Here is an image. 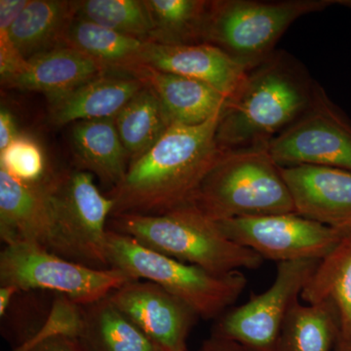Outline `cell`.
<instances>
[{
	"label": "cell",
	"instance_id": "5",
	"mask_svg": "<svg viewBox=\"0 0 351 351\" xmlns=\"http://www.w3.org/2000/svg\"><path fill=\"white\" fill-rule=\"evenodd\" d=\"M107 253L110 269L132 280L156 283L188 304L198 317L218 319L237 301L247 285L241 271L213 274L147 248L122 233L108 230Z\"/></svg>",
	"mask_w": 351,
	"mask_h": 351
},
{
	"label": "cell",
	"instance_id": "8",
	"mask_svg": "<svg viewBox=\"0 0 351 351\" xmlns=\"http://www.w3.org/2000/svg\"><path fill=\"white\" fill-rule=\"evenodd\" d=\"M132 280L119 269H98L73 262L34 242L5 244L0 254V285L20 292L51 291L87 306Z\"/></svg>",
	"mask_w": 351,
	"mask_h": 351
},
{
	"label": "cell",
	"instance_id": "27",
	"mask_svg": "<svg viewBox=\"0 0 351 351\" xmlns=\"http://www.w3.org/2000/svg\"><path fill=\"white\" fill-rule=\"evenodd\" d=\"M76 16L131 38L152 43L154 24L145 0H83Z\"/></svg>",
	"mask_w": 351,
	"mask_h": 351
},
{
	"label": "cell",
	"instance_id": "6",
	"mask_svg": "<svg viewBox=\"0 0 351 351\" xmlns=\"http://www.w3.org/2000/svg\"><path fill=\"white\" fill-rule=\"evenodd\" d=\"M343 0H215L210 1L204 43L226 52L247 71L276 52V44L289 27L302 16Z\"/></svg>",
	"mask_w": 351,
	"mask_h": 351
},
{
	"label": "cell",
	"instance_id": "22",
	"mask_svg": "<svg viewBox=\"0 0 351 351\" xmlns=\"http://www.w3.org/2000/svg\"><path fill=\"white\" fill-rule=\"evenodd\" d=\"M78 339L86 351H162L112 304L108 295L82 306Z\"/></svg>",
	"mask_w": 351,
	"mask_h": 351
},
{
	"label": "cell",
	"instance_id": "2",
	"mask_svg": "<svg viewBox=\"0 0 351 351\" xmlns=\"http://www.w3.org/2000/svg\"><path fill=\"white\" fill-rule=\"evenodd\" d=\"M316 82L285 51L247 71L221 108L217 142L223 151L265 147L306 112Z\"/></svg>",
	"mask_w": 351,
	"mask_h": 351
},
{
	"label": "cell",
	"instance_id": "20",
	"mask_svg": "<svg viewBox=\"0 0 351 351\" xmlns=\"http://www.w3.org/2000/svg\"><path fill=\"white\" fill-rule=\"evenodd\" d=\"M78 1L29 0L9 29L13 45L25 59L63 46Z\"/></svg>",
	"mask_w": 351,
	"mask_h": 351
},
{
	"label": "cell",
	"instance_id": "12",
	"mask_svg": "<svg viewBox=\"0 0 351 351\" xmlns=\"http://www.w3.org/2000/svg\"><path fill=\"white\" fill-rule=\"evenodd\" d=\"M110 301L162 351H188L198 315L181 300L145 280H130L108 295Z\"/></svg>",
	"mask_w": 351,
	"mask_h": 351
},
{
	"label": "cell",
	"instance_id": "9",
	"mask_svg": "<svg viewBox=\"0 0 351 351\" xmlns=\"http://www.w3.org/2000/svg\"><path fill=\"white\" fill-rule=\"evenodd\" d=\"M320 261L277 263L274 283L246 304L226 311L215 325L214 336L235 341L247 351H277L284 320L301 297Z\"/></svg>",
	"mask_w": 351,
	"mask_h": 351
},
{
	"label": "cell",
	"instance_id": "13",
	"mask_svg": "<svg viewBox=\"0 0 351 351\" xmlns=\"http://www.w3.org/2000/svg\"><path fill=\"white\" fill-rule=\"evenodd\" d=\"M295 213L351 232V171L325 166L281 167Z\"/></svg>",
	"mask_w": 351,
	"mask_h": 351
},
{
	"label": "cell",
	"instance_id": "19",
	"mask_svg": "<svg viewBox=\"0 0 351 351\" xmlns=\"http://www.w3.org/2000/svg\"><path fill=\"white\" fill-rule=\"evenodd\" d=\"M71 141L78 169L97 176L110 191L123 181L130 160L114 119L75 122Z\"/></svg>",
	"mask_w": 351,
	"mask_h": 351
},
{
	"label": "cell",
	"instance_id": "1",
	"mask_svg": "<svg viewBox=\"0 0 351 351\" xmlns=\"http://www.w3.org/2000/svg\"><path fill=\"white\" fill-rule=\"evenodd\" d=\"M221 112L199 125L171 124L149 152L130 163L123 181L108 191L114 201L112 216L163 214L191 203L223 152L216 137Z\"/></svg>",
	"mask_w": 351,
	"mask_h": 351
},
{
	"label": "cell",
	"instance_id": "32",
	"mask_svg": "<svg viewBox=\"0 0 351 351\" xmlns=\"http://www.w3.org/2000/svg\"><path fill=\"white\" fill-rule=\"evenodd\" d=\"M29 0H0V25L11 27Z\"/></svg>",
	"mask_w": 351,
	"mask_h": 351
},
{
	"label": "cell",
	"instance_id": "15",
	"mask_svg": "<svg viewBox=\"0 0 351 351\" xmlns=\"http://www.w3.org/2000/svg\"><path fill=\"white\" fill-rule=\"evenodd\" d=\"M46 180L27 184L0 169V237L4 245L34 242L50 250L52 221Z\"/></svg>",
	"mask_w": 351,
	"mask_h": 351
},
{
	"label": "cell",
	"instance_id": "29",
	"mask_svg": "<svg viewBox=\"0 0 351 351\" xmlns=\"http://www.w3.org/2000/svg\"><path fill=\"white\" fill-rule=\"evenodd\" d=\"M82 326V306L71 302L68 298L58 295L49 315L38 328V332L29 341L12 351H23L43 339L57 336H80Z\"/></svg>",
	"mask_w": 351,
	"mask_h": 351
},
{
	"label": "cell",
	"instance_id": "28",
	"mask_svg": "<svg viewBox=\"0 0 351 351\" xmlns=\"http://www.w3.org/2000/svg\"><path fill=\"white\" fill-rule=\"evenodd\" d=\"M0 169L27 184L45 181L51 174L46 169L45 156L40 145L23 134L0 151Z\"/></svg>",
	"mask_w": 351,
	"mask_h": 351
},
{
	"label": "cell",
	"instance_id": "34",
	"mask_svg": "<svg viewBox=\"0 0 351 351\" xmlns=\"http://www.w3.org/2000/svg\"><path fill=\"white\" fill-rule=\"evenodd\" d=\"M20 293V291L14 286L1 285L0 287V316L1 318H3L8 313L14 297Z\"/></svg>",
	"mask_w": 351,
	"mask_h": 351
},
{
	"label": "cell",
	"instance_id": "17",
	"mask_svg": "<svg viewBox=\"0 0 351 351\" xmlns=\"http://www.w3.org/2000/svg\"><path fill=\"white\" fill-rule=\"evenodd\" d=\"M120 75L105 73L49 101L51 121L62 126L85 120L115 119L145 86L134 76Z\"/></svg>",
	"mask_w": 351,
	"mask_h": 351
},
{
	"label": "cell",
	"instance_id": "3",
	"mask_svg": "<svg viewBox=\"0 0 351 351\" xmlns=\"http://www.w3.org/2000/svg\"><path fill=\"white\" fill-rule=\"evenodd\" d=\"M108 230L125 234L147 248L213 274L257 269L263 258L226 237L218 221L193 203L158 215L110 217Z\"/></svg>",
	"mask_w": 351,
	"mask_h": 351
},
{
	"label": "cell",
	"instance_id": "30",
	"mask_svg": "<svg viewBox=\"0 0 351 351\" xmlns=\"http://www.w3.org/2000/svg\"><path fill=\"white\" fill-rule=\"evenodd\" d=\"M23 351H86L77 338L66 336L52 337L39 341Z\"/></svg>",
	"mask_w": 351,
	"mask_h": 351
},
{
	"label": "cell",
	"instance_id": "25",
	"mask_svg": "<svg viewBox=\"0 0 351 351\" xmlns=\"http://www.w3.org/2000/svg\"><path fill=\"white\" fill-rule=\"evenodd\" d=\"M114 122L130 163L149 152L172 124L158 97L147 86L127 104Z\"/></svg>",
	"mask_w": 351,
	"mask_h": 351
},
{
	"label": "cell",
	"instance_id": "23",
	"mask_svg": "<svg viewBox=\"0 0 351 351\" xmlns=\"http://www.w3.org/2000/svg\"><path fill=\"white\" fill-rule=\"evenodd\" d=\"M307 304L330 302L339 313V339L351 346V232L321 260L301 294Z\"/></svg>",
	"mask_w": 351,
	"mask_h": 351
},
{
	"label": "cell",
	"instance_id": "7",
	"mask_svg": "<svg viewBox=\"0 0 351 351\" xmlns=\"http://www.w3.org/2000/svg\"><path fill=\"white\" fill-rule=\"evenodd\" d=\"M46 189L52 221L50 251L94 269H110L107 240L112 198L99 191L93 175L80 169L51 174Z\"/></svg>",
	"mask_w": 351,
	"mask_h": 351
},
{
	"label": "cell",
	"instance_id": "21",
	"mask_svg": "<svg viewBox=\"0 0 351 351\" xmlns=\"http://www.w3.org/2000/svg\"><path fill=\"white\" fill-rule=\"evenodd\" d=\"M147 43L76 16L66 31L63 46L80 51L112 73L130 75L140 66Z\"/></svg>",
	"mask_w": 351,
	"mask_h": 351
},
{
	"label": "cell",
	"instance_id": "33",
	"mask_svg": "<svg viewBox=\"0 0 351 351\" xmlns=\"http://www.w3.org/2000/svg\"><path fill=\"white\" fill-rule=\"evenodd\" d=\"M197 351H247L235 341L212 335Z\"/></svg>",
	"mask_w": 351,
	"mask_h": 351
},
{
	"label": "cell",
	"instance_id": "35",
	"mask_svg": "<svg viewBox=\"0 0 351 351\" xmlns=\"http://www.w3.org/2000/svg\"><path fill=\"white\" fill-rule=\"evenodd\" d=\"M336 345V351H351V346L343 343L341 339H338Z\"/></svg>",
	"mask_w": 351,
	"mask_h": 351
},
{
	"label": "cell",
	"instance_id": "31",
	"mask_svg": "<svg viewBox=\"0 0 351 351\" xmlns=\"http://www.w3.org/2000/svg\"><path fill=\"white\" fill-rule=\"evenodd\" d=\"M19 134L16 128L12 113L6 108H1V110H0V151H3L6 147H8Z\"/></svg>",
	"mask_w": 351,
	"mask_h": 351
},
{
	"label": "cell",
	"instance_id": "10",
	"mask_svg": "<svg viewBox=\"0 0 351 351\" xmlns=\"http://www.w3.org/2000/svg\"><path fill=\"white\" fill-rule=\"evenodd\" d=\"M281 167L325 166L351 171V121L316 82L306 112L267 145Z\"/></svg>",
	"mask_w": 351,
	"mask_h": 351
},
{
	"label": "cell",
	"instance_id": "18",
	"mask_svg": "<svg viewBox=\"0 0 351 351\" xmlns=\"http://www.w3.org/2000/svg\"><path fill=\"white\" fill-rule=\"evenodd\" d=\"M151 88L158 97L172 123L199 125L221 112L226 97L205 83L162 73L147 66L130 75Z\"/></svg>",
	"mask_w": 351,
	"mask_h": 351
},
{
	"label": "cell",
	"instance_id": "11",
	"mask_svg": "<svg viewBox=\"0 0 351 351\" xmlns=\"http://www.w3.org/2000/svg\"><path fill=\"white\" fill-rule=\"evenodd\" d=\"M218 223L232 241L256 252L263 260L278 263L323 260L350 233L297 213L245 217Z\"/></svg>",
	"mask_w": 351,
	"mask_h": 351
},
{
	"label": "cell",
	"instance_id": "24",
	"mask_svg": "<svg viewBox=\"0 0 351 351\" xmlns=\"http://www.w3.org/2000/svg\"><path fill=\"white\" fill-rule=\"evenodd\" d=\"M341 335L338 311L330 302L291 306L284 320L277 351H330Z\"/></svg>",
	"mask_w": 351,
	"mask_h": 351
},
{
	"label": "cell",
	"instance_id": "4",
	"mask_svg": "<svg viewBox=\"0 0 351 351\" xmlns=\"http://www.w3.org/2000/svg\"><path fill=\"white\" fill-rule=\"evenodd\" d=\"M191 203L216 221L295 213L280 166L267 145L221 152Z\"/></svg>",
	"mask_w": 351,
	"mask_h": 351
},
{
	"label": "cell",
	"instance_id": "26",
	"mask_svg": "<svg viewBox=\"0 0 351 351\" xmlns=\"http://www.w3.org/2000/svg\"><path fill=\"white\" fill-rule=\"evenodd\" d=\"M154 24L152 43H204L210 1L206 0H145Z\"/></svg>",
	"mask_w": 351,
	"mask_h": 351
},
{
	"label": "cell",
	"instance_id": "16",
	"mask_svg": "<svg viewBox=\"0 0 351 351\" xmlns=\"http://www.w3.org/2000/svg\"><path fill=\"white\" fill-rule=\"evenodd\" d=\"M108 73L112 71L80 51L59 46L27 59L24 69L5 86L40 92L51 101Z\"/></svg>",
	"mask_w": 351,
	"mask_h": 351
},
{
	"label": "cell",
	"instance_id": "14",
	"mask_svg": "<svg viewBox=\"0 0 351 351\" xmlns=\"http://www.w3.org/2000/svg\"><path fill=\"white\" fill-rule=\"evenodd\" d=\"M140 66L205 83L226 98L234 92L247 73L246 69L226 52L209 43H149L138 68Z\"/></svg>",
	"mask_w": 351,
	"mask_h": 351
}]
</instances>
